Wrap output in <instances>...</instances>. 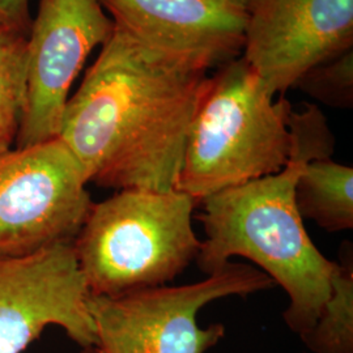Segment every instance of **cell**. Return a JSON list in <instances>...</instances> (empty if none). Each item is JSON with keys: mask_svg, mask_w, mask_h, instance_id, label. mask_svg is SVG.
<instances>
[{"mask_svg": "<svg viewBox=\"0 0 353 353\" xmlns=\"http://www.w3.org/2000/svg\"><path fill=\"white\" fill-rule=\"evenodd\" d=\"M208 70L153 50L114 24L68 99L58 138L88 182L118 190L176 189Z\"/></svg>", "mask_w": 353, "mask_h": 353, "instance_id": "1", "label": "cell"}, {"mask_svg": "<svg viewBox=\"0 0 353 353\" xmlns=\"http://www.w3.org/2000/svg\"><path fill=\"white\" fill-rule=\"evenodd\" d=\"M290 161L275 174L221 190L203 199L205 240L196 263L212 275L233 256L254 262L290 296L284 312L288 327L300 336L316 325L331 294L338 267L310 240L294 201V188L305 165L331 159L335 139L325 114L316 105L290 117Z\"/></svg>", "mask_w": 353, "mask_h": 353, "instance_id": "2", "label": "cell"}, {"mask_svg": "<svg viewBox=\"0 0 353 353\" xmlns=\"http://www.w3.org/2000/svg\"><path fill=\"white\" fill-rule=\"evenodd\" d=\"M292 110L242 57L221 65L192 121L176 189L199 205L221 190L280 172L292 153Z\"/></svg>", "mask_w": 353, "mask_h": 353, "instance_id": "3", "label": "cell"}, {"mask_svg": "<svg viewBox=\"0 0 353 353\" xmlns=\"http://www.w3.org/2000/svg\"><path fill=\"white\" fill-rule=\"evenodd\" d=\"M196 205L176 189L119 190L93 203L74 241L89 293L115 297L173 281L201 249L192 229Z\"/></svg>", "mask_w": 353, "mask_h": 353, "instance_id": "4", "label": "cell"}, {"mask_svg": "<svg viewBox=\"0 0 353 353\" xmlns=\"http://www.w3.org/2000/svg\"><path fill=\"white\" fill-rule=\"evenodd\" d=\"M275 283L250 265L228 263L207 278L181 287H157L122 296L89 297L101 353H205L225 335L221 323L203 328L196 316L207 303L250 296Z\"/></svg>", "mask_w": 353, "mask_h": 353, "instance_id": "5", "label": "cell"}, {"mask_svg": "<svg viewBox=\"0 0 353 353\" xmlns=\"http://www.w3.org/2000/svg\"><path fill=\"white\" fill-rule=\"evenodd\" d=\"M88 183L59 138L0 153V259L74 242L93 204Z\"/></svg>", "mask_w": 353, "mask_h": 353, "instance_id": "6", "label": "cell"}, {"mask_svg": "<svg viewBox=\"0 0 353 353\" xmlns=\"http://www.w3.org/2000/svg\"><path fill=\"white\" fill-rule=\"evenodd\" d=\"M113 28L99 0H39L28 37L26 106L14 148L58 138L71 85Z\"/></svg>", "mask_w": 353, "mask_h": 353, "instance_id": "7", "label": "cell"}, {"mask_svg": "<svg viewBox=\"0 0 353 353\" xmlns=\"http://www.w3.org/2000/svg\"><path fill=\"white\" fill-rule=\"evenodd\" d=\"M87 283L74 242L0 259V353H21L49 326L83 348L97 347Z\"/></svg>", "mask_w": 353, "mask_h": 353, "instance_id": "8", "label": "cell"}, {"mask_svg": "<svg viewBox=\"0 0 353 353\" xmlns=\"http://www.w3.org/2000/svg\"><path fill=\"white\" fill-rule=\"evenodd\" d=\"M352 45L353 0H263L249 13L242 58L275 97Z\"/></svg>", "mask_w": 353, "mask_h": 353, "instance_id": "9", "label": "cell"}, {"mask_svg": "<svg viewBox=\"0 0 353 353\" xmlns=\"http://www.w3.org/2000/svg\"><path fill=\"white\" fill-rule=\"evenodd\" d=\"M115 26L153 50L205 70L240 57L249 13L227 0H99Z\"/></svg>", "mask_w": 353, "mask_h": 353, "instance_id": "10", "label": "cell"}, {"mask_svg": "<svg viewBox=\"0 0 353 353\" xmlns=\"http://www.w3.org/2000/svg\"><path fill=\"white\" fill-rule=\"evenodd\" d=\"M303 219L331 233L353 228V169L331 159L305 165L294 188Z\"/></svg>", "mask_w": 353, "mask_h": 353, "instance_id": "11", "label": "cell"}, {"mask_svg": "<svg viewBox=\"0 0 353 353\" xmlns=\"http://www.w3.org/2000/svg\"><path fill=\"white\" fill-rule=\"evenodd\" d=\"M341 263L331 279V294L316 325L301 335L314 353H353L352 250L345 243Z\"/></svg>", "mask_w": 353, "mask_h": 353, "instance_id": "12", "label": "cell"}, {"mask_svg": "<svg viewBox=\"0 0 353 353\" xmlns=\"http://www.w3.org/2000/svg\"><path fill=\"white\" fill-rule=\"evenodd\" d=\"M28 34L0 26V153L12 150L26 106Z\"/></svg>", "mask_w": 353, "mask_h": 353, "instance_id": "13", "label": "cell"}, {"mask_svg": "<svg viewBox=\"0 0 353 353\" xmlns=\"http://www.w3.org/2000/svg\"><path fill=\"white\" fill-rule=\"evenodd\" d=\"M296 87L331 108H352V49L313 67L299 80Z\"/></svg>", "mask_w": 353, "mask_h": 353, "instance_id": "14", "label": "cell"}, {"mask_svg": "<svg viewBox=\"0 0 353 353\" xmlns=\"http://www.w3.org/2000/svg\"><path fill=\"white\" fill-rule=\"evenodd\" d=\"M32 21L28 0H0V26L21 30L29 36Z\"/></svg>", "mask_w": 353, "mask_h": 353, "instance_id": "15", "label": "cell"}, {"mask_svg": "<svg viewBox=\"0 0 353 353\" xmlns=\"http://www.w3.org/2000/svg\"><path fill=\"white\" fill-rule=\"evenodd\" d=\"M229 3H232L233 6L239 7L241 10L246 11L248 13L252 12L255 7H258L263 0H227Z\"/></svg>", "mask_w": 353, "mask_h": 353, "instance_id": "16", "label": "cell"}, {"mask_svg": "<svg viewBox=\"0 0 353 353\" xmlns=\"http://www.w3.org/2000/svg\"><path fill=\"white\" fill-rule=\"evenodd\" d=\"M80 353H101V351L97 347H89V348H83Z\"/></svg>", "mask_w": 353, "mask_h": 353, "instance_id": "17", "label": "cell"}]
</instances>
